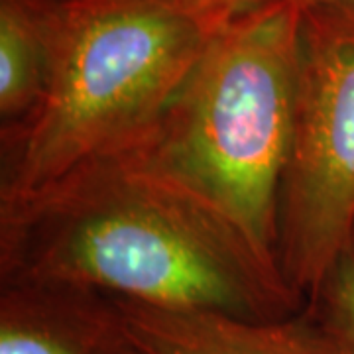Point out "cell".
<instances>
[{
    "instance_id": "6da1fadb",
    "label": "cell",
    "mask_w": 354,
    "mask_h": 354,
    "mask_svg": "<svg viewBox=\"0 0 354 354\" xmlns=\"http://www.w3.org/2000/svg\"><path fill=\"white\" fill-rule=\"evenodd\" d=\"M0 279L256 321L304 304L225 218L130 148L0 201Z\"/></svg>"
},
{
    "instance_id": "7a4b0ae2",
    "label": "cell",
    "mask_w": 354,
    "mask_h": 354,
    "mask_svg": "<svg viewBox=\"0 0 354 354\" xmlns=\"http://www.w3.org/2000/svg\"><path fill=\"white\" fill-rule=\"evenodd\" d=\"M301 14L297 0L234 14L156 124L128 146L211 207L281 276L279 216L295 132Z\"/></svg>"
},
{
    "instance_id": "3957f363",
    "label": "cell",
    "mask_w": 354,
    "mask_h": 354,
    "mask_svg": "<svg viewBox=\"0 0 354 354\" xmlns=\"http://www.w3.org/2000/svg\"><path fill=\"white\" fill-rule=\"evenodd\" d=\"M230 18L183 0H62L46 93L2 124L0 201L136 144Z\"/></svg>"
},
{
    "instance_id": "277c9868",
    "label": "cell",
    "mask_w": 354,
    "mask_h": 354,
    "mask_svg": "<svg viewBox=\"0 0 354 354\" xmlns=\"http://www.w3.org/2000/svg\"><path fill=\"white\" fill-rule=\"evenodd\" d=\"M354 2L305 6L295 132L281 193L279 266L304 301L353 248Z\"/></svg>"
},
{
    "instance_id": "5b68a950",
    "label": "cell",
    "mask_w": 354,
    "mask_h": 354,
    "mask_svg": "<svg viewBox=\"0 0 354 354\" xmlns=\"http://www.w3.org/2000/svg\"><path fill=\"white\" fill-rule=\"evenodd\" d=\"M0 354H140L116 301L101 291L2 281Z\"/></svg>"
},
{
    "instance_id": "8992f818",
    "label": "cell",
    "mask_w": 354,
    "mask_h": 354,
    "mask_svg": "<svg viewBox=\"0 0 354 354\" xmlns=\"http://www.w3.org/2000/svg\"><path fill=\"white\" fill-rule=\"evenodd\" d=\"M116 301L140 354H330L307 309L256 321L216 309Z\"/></svg>"
},
{
    "instance_id": "52a82bcc",
    "label": "cell",
    "mask_w": 354,
    "mask_h": 354,
    "mask_svg": "<svg viewBox=\"0 0 354 354\" xmlns=\"http://www.w3.org/2000/svg\"><path fill=\"white\" fill-rule=\"evenodd\" d=\"M62 0H0V116L12 124L41 101Z\"/></svg>"
},
{
    "instance_id": "ba28073f",
    "label": "cell",
    "mask_w": 354,
    "mask_h": 354,
    "mask_svg": "<svg viewBox=\"0 0 354 354\" xmlns=\"http://www.w3.org/2000/svg\"><path fill=\"white\" fill-rule=\"evenodd\" d=\"M305 309L315 319L330 354H354V248L330 268Z\"/></svg>"
},
{
    "instance_id": "9c48e42d",
    "label": "cell",
    "mask_w": 354,
    "mask_h": 354,
    "mask_svg": "<svg viewBox=\"0 0 354 354\" xmlns=\"http://www.w3.org/2000/svg\"><path fill=\"white\" fill-rule=\"evenodd\" d=\"M183 2H187L195 8L207 10V12H215L221 14V16H234V14L242 12V10H248V8L260 6V4L272 2V0H183Z\"/></svg>"
},
{
    "instance_id": "30bf717a",
    "label": "cell",
    "mask_w": 354,
    "mask_h": 354,
    "mask_svg": "<svg viewBox=\"0 0 354 354\" xmlns=\"http://www.w3.org/2000/svg\"><path fill=\"white\" fill-rule=\"evenodd\" d=\"M317 2H333V0H299V4L301 6H309V4H317ZM351 2H354V0H351Z\"/></svg>"
},
{
    "instance_id": "8fae6325",
    "label": "cell",
    "mask_w": 354,
    "mask_h": 354,
    "mask_svg": "<svg viewBox=\"0 0 354 354\" xmlns=\"http://www.w3.org/2000/svg\"><path fill=\"white\" fill-rule=\"evenodd\" d=\"M353 248H354V234H353Z\"/></svg>"
}]
</instances>
